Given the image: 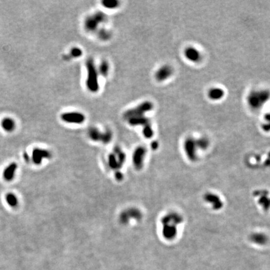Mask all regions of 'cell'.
<instances>
[{"mask_svg": "<svg viewBox=\"0 0 270 270\" xmlns=\"http://www.w3.org/2000/svg\"><path fill=\"white\" fill-rule=\"evenodd\" d=\"M270 99V90L265 88L251 91L246 97L249 108L254 111L261 109Z\"/></svg>", "mask_w": 270, "mask_h": 270, "instance_id": "cell-1", "label": "cell"}, {"mask_svg": "<svg viewBox=\"0 0 270 270\" xmlns=\"http://www.w3.org/2000/svg\"><path fill=\"white\" fill-rule=\"evenodd\" d=\"M86 66L88 71L86 86L91 92H97L99 89L98 74L93 59H88L86 63Z\"/></svg>", "mask_w": 270, "mask_h": 270, "instance_id": "cell-2", "label": "cell"}, {"mask_svg": "<svg viewBox=\"0 0 270 270\" xmlns=\"http://www.w3.org/2000/svg\"><path fill=\"white\" fill-rule=\"evenodd\" d=\"M153 107V104L152 102L148 101H145L136 108H134L133 109L126 111L124 113L123 116L125 119L128 120L131 118L143 116L145 113L152 111Z\"/></svg>", "mask_w": 270, "mask_h": 270, "instance_id": "cell-3", "label": "cell"}, {"mask_svg": "<svg viewBox=\"0 0 270 270\" xmlns=\"http://www.w3.org/2000/svg\"><path fill=\"white\" fill-rule=\"evenodd\" d=\"M107 17L102 12H97L94 15L88 17L84 22V27L88 31L94 32L98 28V25L105 22Z\"/></svg>", "mask_w": 270, "mask_h": 270, "instance_id": "cell-4", "label": "cell"}, {"mask_svg": "<svg viewBox=\"0 0 270 270\" xmlns=\"http://www.w3.org/2000/svg\"><path fill=\"white\" fill-rule=\"evenodd\" d=\"M184 56L190 62L192 63H198L202 60V54L200 51L195 46H187L184 50Z\"/></svg>", "mask_w": 270, "mask_h": 270, "instance_id": "cell-5", "label": "cell"}, {"mask_svg": "<svg viewBox=\"0 0 270 270\" xmlns=\"http://www.w3.org/2000/svg\"><path fill=\"white\" fill-rule=\"evenodd\" d=\"M61 119L68 123L81 124L85 121L84 115L79 112H67L64 113L61 116Z\"/></svg>", "mask_w": 270, "mask_h": 270, "instance_id": "cell-6", "label": "cell"}, {"mask_svg": "<svg viewBox=\"0 0 270 270\" xmlns=\"http://www.w3.org/2000/svg\"><path fill=\"white\" fill-rule=\"evenodd\" d=\"M174 70L170 65H165L160 68L155 73L156 80L162 82L170 78L173 74Z\"/></svg>", "mask_w": 270, "mask_h": 270, "instance_id": "cell-7", "label": "cell"}, {"mask_svg": "<svg viewBox=\"0 0 270 270\" xmlns=\"http://www.w3.org/2000/svg\"><path fill=\"white\" fill-rule=\"evenodd\" d=\"M89 136L94 141H103L106 143L111 140V134L109 131L102 133L97 128H92L89 130Z\"/></svg>", "mask_w": 270, "mask_h": 270, "instance_id": "cell-8", "label": "cell"}, {"mask_svg": "<svg viewBox=\"0 0 270 270\" xmlns=\"http://www.w3.org/2000/svg\"><path fill=\"white\" fill-rule=\"evenodd\" d=\"M225 96L224 90L220 87H212L207 92L208 98L211 101H220Z\"/></svg>", "mask_w": 270, "mask_h": 270, "instance_id": "cell-9", "label": "cell"}, {"mask_svg": "<svg viewBox=\"0 0 270 270\" xmlns=\"http://www.w3.org/2000/svg\"><path fill=\"white\" fill-rule=\"evenodd\" d=\"M128 121L129 124L132 126H138V125H142L143 126H145L146 125H148L150 124V119L147 118L146 116H137V117H133L131 118L128 119Z\"/></svg>", "mask_w": 270, "mask_h": 270, "instance_id": "cell-10", "label": "cell"}, {"mask_svg": "<svg viewBox=\"0 0 270 270\" xmlns=\"http://www.w3.org/2000/svg\"><path fill=\"white\" fill-rule=\"evenodd\" d=\"M17 169V165L16 163H12L7 166L3 172V176L7 181H11L15 176Z\"/></svg>", "mask_w": 270, "mask_h": 270, "instance_id": "cell-11", "label": "cell"}, {"mask_svg": "<svg viewBox=\"0 0 270 270\" xmlns=\"http://www.w3.org/2000/svg\"><path fill=\"white\" fill-rule=\"evenodd\" d=\"M2 126L5 131H12L15 128V121L11 118H5L2 123Z\"/></svg>", "mask_w": 270, "mask_h": 270, "instance_id": "cell-12", "label": "cell"}, {"mask_svg": "<svg viewBox=\"0 0 270 270\" xmlns=\"http://www.w3.org/2000/svg\"><path fill=\"white\" fill-rule=\"evenodd\" d=\"M33 155V160L35 162L38 163L41 161L42 158L46 157V155H47V152L43 150L36 149L34 150Z\"/></svg>", "mask_w": 270, "mask_h": 270, "instance_id": "cell-13", "label": "cell"}, {"mask_svg": "<svg viewBox=\"0 0 270 270\" xmlns=\"http://www.w3.org/2000/svg\"><path fill=\"white\" fill-rule=\"evenodd\" d=\"M6 200L7 203L11 207H16L18 205V200L15 195L13 193H8L7 195Z\"/></svg>", "mask_w": 270, "mask_h": 270, "instance_id": "cell-14", "label": "cell"}, {"mask_svg": "<svg viewBox=\"0 0 270 270\" xmlns=\"http://www.w3.org/2000/svg\"><path fill=\"white\" fill-rule=\"evenodd\" d=\"M119 2L116 0H105L102 2L103 7L108 9H114L119 6Z\"/></svg>", "mask_w": 270, "mask_h": 270, "instance_id": "cell-15", "label": "cell"}, {"mask_svg": "<svg viewBox=\"0 0 270 270\" xmlns=\"http://www.w3.org/2000/svg\"><path fill=\"white\" fill-rule=\"evenodd\" d=\"M99 72L102 76L106 77L108 75L109 71V65L106 61H103L101 62L99 66Z\"/></svg>", "mask_w": 270, "mask_h": 270, "instance_id": "cell-16", "label": "cell"}, {"mask_svg": "<svg viewBox=\"0 0 270 270\" xmlns=\"http://www.w3.org/2000/svg\"><path fill=\"white\" fill-rule=\"evenodd\" d=\"M143 133H144L145 137H146L147 138H151L153 136V129L152 128L150 124L144 126Z\"/></svg>", "mask_w": 270, "mask_h": 270, "instance_id": "cell-17", "label": "cell"}, {"mask_svg": "<svg viewBox=\"0 0 270 270\" xmlns=\"http://www.w3.org/2000/svg\"><path fill=\"white\" fill-rule=\"evenodd\" d=\"M82 54H83V51L80 48L75 47L71 49V55L70 56L73 58H78L80 57L82 55Z\"/></svg>", "mask_w": 270, "mask_h": 270, "instance_id": "cell-18", "label": "cell"}, {"mask_svg": "<svg viewBox=\"0 0 270 270\" xmlns=\"http://www.w3.org/2000/svg\"><path fill=\"white\" fill-rule=\"evenodd\" d=\"M266 123L263 124V128L266 131H270V113H267L264 116V121Z\"/></svg>", "mask_w": 270, "mask_h": 270, "instance_id": "cell-19", "label": "cell"}, {"mask_svg": "<svg viewBox=\"0 0 270 270\" xmlns=\"http://www.w3.org/2000/svg\"><path fill=\"white\" fill-rule=\"evenodd\" d=\"M99 36L101 39L106 40L110 38V34L108 31L105 30H101L99 32Z\"/></svg>", "mask_w": 270, "mask_h": 270, "instance_id": "cell-20", "label": "cell"}]
</instances>
